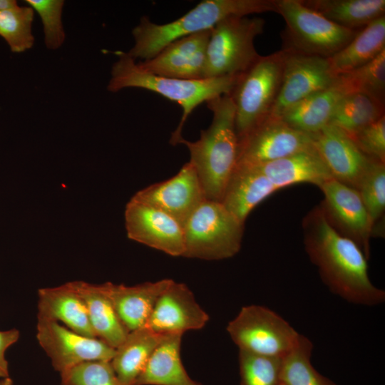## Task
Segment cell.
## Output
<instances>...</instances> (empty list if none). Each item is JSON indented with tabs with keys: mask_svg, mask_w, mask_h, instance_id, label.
<instances>
[{
	"mask_svg": "<svg viewBox=\"0 0 385 385\" xmlns=\"http://www.w3.org/2000/svg\"><path fill=\"white\" fill-rule=\"evenodd\" d=\"M302 226L305 251L332 292L355 304L375 306L385 301L384 290L369 277L362 250L332 227L319 205L304 217Z\"/></svg>",
	"mask_w": 385,
	"mask_h": 385,
	"instance_id": "cell-1",
	"label": "cell"
},
{
	"mask_svg": "<svg viewBox=\"0 0 385 385\" xmlns=\"http://www.w3.org/2000/svg\"><path fill=\"white\" fill-rule=\"evenodd\" d=\"M212 113L210 126L202 130L200 138L190 141L182 138L179 143L188 148L206 200L221 202L226 185L235 169L239 142L235 132V110L230 94L207 103Z\"/></svg>",
	"mask_w": 385,
	"mask_h": 385,
	"instance_id": "cell-2",
	"label": "cell"
},
{
	"mask_svg": "<svg viewBox=\"0 0 385 385\" xmlns=\"http://www.w3.org/2000/svg\"><path fill=\"white\" fill-rule=\"evenodd\" d=\"M115 53L118 59L111 67L108 91L115 93L127 88L145 89L178 103L182 108L180 121L170 139L173 145L183 138V125L195 108L204 102L230 93L240 75L198 80L165 77L144 71L128 52L118 51Z\"/></svg>",
	"mask_w": 385,
	"mask_h": 385,
	"instance_id": "cell-3",
	"label": "cell"
},
{
	"mask_svg": "<svg viewBox=\"0 0 385 385\" xmlns=\"http://www.w3.org/2000/svg\"><path fill=\"white\" fill-rule=\"evenodd\" d=\"M268 11L276 12V0H205L179 19L163 24L143 16L132 30L134 45L128 53L135 60H148L171 42L211 30L225 19Z\"/></svg>",
	"mask_w": 385,
	"mask_h": 385,
	"instance_id": "cell-4",
	"label": "cell"
},
{
	"mask_svg": "<svg viewBox=\"0 0 385 385\" xmlns=\"http://www.w3.org/2000/svg\"><path fill=\"white\" fill-rule=\"evenodd\" d=\"M286 51L261 56L240 73L230 92L238 142L270 117L282 80Z\"/></svg>",
	"mask_w": 385,
	"mask_h": 385,
	"instance_id": "cell-5",
	"label": "cell"
},
{
	"mask_svg": "<svg viewBox=\"0 0 385 385\" xmlns=\"http://www.w3.org/2000/svg\"><path fill=\"white\" fill-rule=\"evenodd\" d=\"M245 224L220 202L205 200L183 226V257L205 260L230 258L241 248Z\"/></svg>",
	"mask_w": 385,
	"mask_h": 385,
	"instance_id": "cell-6",
	"label": "cell"
},
{
	"mask_svg": "<svg viewBox=\"0 0 385 385\" xmlns=\"http://www.w3.org/2000/svg\"><path fill=\"white\" fill-rule=\"evenodd\" d=\"M276 12L286 23L283 49L329 58L359 31L342 27L306 6L302 0H276Z\"/></svg>",
	"mask_w": 385,
	"mask_h": 385,
	"instance_id": "cell-7",
	"label": "cell"
},
{
	"mask_svg": "<svg viewBox=\"0 0 385 385\" xmlns=\"http://www.w3.org/2000/svg\"><path fill=\"white\" fill-rule=\"evenodd\" d=\"M265 20L260 17L232 16L211 30L205 53L204 78L238 75L260 56L255 40L262 34Z\"/></svg>",
	"mask_w": 385,
	"mask_h": 385,
	"instance_id": "cell-8",
	"label": "cell"
},
{
	"mask_svg": "<svg viewBox=\"0 0 385 385\" xmlns=\"http://www.w3.org/2000/svg\"><path fill=\"white\" fill-rule=\"evenodd\" d=\"M227 332L239 350L280 359L293 349L300 337L280 315L257 304L242 307Z\"/></svg>",
	"mask_w": 385,
	"mask_h": 385,
	"instance_id": "cell-9",
	"label": "cell"
},
{
	"mask_svg": "<svg viewBox=\"0 0 385 385\" xmlns=\"http://www.w3.org/2000/svg\"><path fill=\"white\" fill-rule=\"evenodd\" d=\"M36 339L60 374L87 361H111L115 354V349L100 339L81 335L53 320L37 318Z\"/></svg>",
	"mask_w": 385,
	"mask_h": 385,
	"instance_id": "cell-10",
	"label": "cell"
},
{
	"mask_svg": "<svg viewBox=\"0 0 385 385\" xmlns=\"http://www.w3.org/2000/svg\"><path fill=\"white\" fill-rule=\"evenodd\" d=\"M319 188L324 195L319 205L328 222L340 235L354 242L369 260L373 224L359 192L333 178Z\"/></svg>",
	"mask_w": 385,
	"mask_h": 385,
	"instance_id": "cell-11",
	"label": "cell"
},
{
	"mask_svg": "<svg viewBox=\"0 0 385 385\" xmlns=\"http://www.w3.org/2000/svg\"><path fill=\"white\" fill-rule=\"evenodd\" d=\"M284 50L282 80L270 118H279L293 104L332 86L337 77L327 58Z\"/></svg>",
	"mask_w": 385,
	"mask_h": 385,
	"instance_id": "cell-12",
	"label": "cell"
},
{
	"mask_svg": "<svg viewBox=\"0 0 385 385\" xmlns=\"http://www.w3.org/2000/svg\"><path fill=\"white\" fill-rule=\"evenodd\" d=\"M312 146L311 135L269 117L239 141L237 163L260 165Z\"/></svg>",
	"mask_w": 385,
	"mask_h": 385,
	"instance_id": "cell-13",
	"label": "cell"
},
{
	"mask_svg": "<svg viewBox=\"0 0 385 385\" xmlns=\"http://www.w3.org/2000/svg\"><path fill=\"white\" fill-rule=\"evenodd\" d=\"M131 199L165 212L183 227L206 200L195 168L190 162L171 178L139 190Z\"/></svg>",
	"mask_w": 385,
	"mask_h": 385,
	"instance_id": "cell-14",
	"label": "cell"
},
{
	"mask_svg": "<svg viewBox=\"0 0 385 385\" xmlns=\"http://www.w3.org/2000/svg\"><path fill=\"white\" fill-rule=\"evenodd\" d=\"M128 237L173 257L183 256V226L165 212L130 199L125 210Z\"/></svg>",
	"mask_w": 385,
	"mask_h": 385,
	"instance_id": "cell-15",
	"label": "cell"
},
{
	"mask_svg": "<svg viewBox=\"0 0 385 385\" xmlns=\"http://www.w3.org/2000/svg\"><path fill=\"white\" fill-rule=\"evenodd\" d=\"M311 137L333 178L357 190L372 163L377 160L365 155L346 132L332 124Z\"/></svg>",
	"mask_w": 385,
	"mask_h": 385,
	"instance_id": "cell-16",
	"label": "cell"
},
{
	"mask_svg": "<svg viewBox=\"0 0 385 385\" xmlns=\"http://www.w3.org/2000/svg\"><path fill=\"white\" fill-rule=\"evenodd\" d=\"M208 320L189 287L172 279L158 298L145 327L160 335L183 334L202 329Z\"/></svg>",
	"mask_w": 385,
	"mask_h": 385,
	"instance_id": "cell-17",
	"label": "cell"
},
{
	"mask_svg": "<svg viewBox=\"0 0 385 385\" xmlns=\"http://www.w3.org/2000/svg\"><path fill=\"white\" fill-rule=\"evenodd\" d=\"M210 30L178 38L153 58L138 62L150 73L180 79L204 78L206 48Z\"/></svg>",
	"mask_w": 385,
	"mask_h": 385,
	"instance_id": "cell-18",
	"label": "cell"
},
{
	"mask_svg": "<svg viewBox=\"0 0 385 385\" xmlns=\"http://www.w3.org/2000/svg\"><path fill=\"white\" fill-rule=\"evenodd\" d=\"M37 309V318L56 321L81 335L96 337L86 304L73 282L39 289Z\"/></svg>",
	"mask_w": 385,
	"mask_h": 385,
	"instance_id": "cell-19",
	"label": "cell"
},
{
	"mask_svg": "<svg viewBox=\"0 0 385 385\" xmlns=\"http://www.w3.org/2000/svg\"><path fill=\"white\" fill-rule=\"evenodd\" d=\"M277 190L257 165L237 163L220 202L245 224L252 210Z\"/></svg>",
	"mask_w": 385,
	"mask_h": 385,
	"instance_id": "cell-20",
	"label": "cell"
},
{
	"mask_svg": "<svg viewBox=\"0 0 385 385\" xmlns=\"http://www.w3.org/2000/svg\"><path fill=\"white\" fill-rule=\"evenodd\" d=\"M171 281L163 279L134 286L103 284L120 321L130 332L146 326L158 298Z\"/></svg>",
	"mask_w": 385,
	"mask_h": 385,
	"instance_id": "cell-21",
	"label": "cell"
},
{
	"mask_svg": "<svg viewBox=\"0 0 385 385\" xmlns=\"http://www.w3.org/2000/svg\"><path fill=\"white\" fill-rule=\"evenodd\" d=\"M255 165L278 190L302 183L319 187L333 178L314 145L286 157Z\"/></svg>",
	"mask_w": 385,
	"mask_h": 385,
	"instance_id": "cell-22",
	"label": "cell"
},
{
	"mask_svg": "<svg viewBox=\"0 0 385 385\" xmlns=\"http://www.w3.org/2000/svg\"><path fill=\"white\" fill-rule=\"evenodd\" d=\"M181 334H163L135 385H202L192 379L180 357Z\"/></svg>",
	"mask_w": 385,
	"mask_h": 385,
	"instance_id": "cell-23",
	"label": "cell"
},
{
	"mask_svg": "<svg viewBox=\"0 0 385 385\" xmlns=\"http://www.w3.org/2000/svg\"><path fill=\"white\" fill-rule=\"evenodd\" d=\"M73 284L86 304L96 337L116 349L125 340L129 331L118 316L103 284L83 281H74Z\"/></svg>",
	"mask_w": 385,
	"mask_h": 385,
	"instance_id": "cell-24",
	"label": "cell"
},
{
	"mask_svg": "<svg viewBox=\"0 0 385 385\" xmlns=\"http://www.w3.org/2000/svg\"><path fill=\"white\" fill-rule=\"evenodd\" d=\"M345 95L336 79L330 87L291 106L279 118L298 131L315 133L329 123L335 106Z\"/></svg>",
	"mask_w": 385,
	"mask_h": 385,
	"instance_id": "cell-25",
	"label": "cell"
},
{
	"mask_svg": "<svg viewBox=\"0 0 385 385\" xmlns=\"http://www.w3.org/2000/svg\"><path fill=\"white\" fill-rule=\"evenodd\" d=\"M162 337L143 327L129 332L115 349L111 364L123 385H135Z\"/></svg>",
	"mask_w": 385,
	"mask_h": 385,
	"instance_id": "cell-26",
	"label": "cell"
},
{
	"mask_svg": "<svg viewBox=\"0 0 385 385\" xmlns=\"http://www.w3.org/2000/svg\"><path fill=\"white\" fill-rule=\"evenodd\" d=\"M385 50V15L358 31L343 48L328 58L332 72L339 76L374 59Z\"/></svg>",
	"mask_w": 385,
	"mask_h": 385,
	"instance_id": "cell-27",
	"label": "cell"
},
{
	"mask_svg": "<svg viewBox=\"0 0 385 385\" xmlns=\"http://www.w3.org/2000/svg\"><path fill=\"white\" fill-rule=\"evenodd\" d=\"M307 7L331 21L359 31L384 16L385 0H302Z\"/></svg>",
	"mask_w": 385,
	"mask_h": 385,
	"instance_id": "cell-28",
	"label": "cell"
},
{
	"mask_svg": "<svg viewBox=\"0 0 385 385\" xmlns=\"http://www.w3.org/2000/svg\"><path fill=\"white\" fill-rule=\"evenodd\" d=\"M384 115V103L363 93H349L337 103L329 123L349 135Z\"/></svg>",
	"mask_w": 385,
	"mask_h": 385,
	"instance_id": "cell-29",
	"label": "cell"
},
{
	"mask_svg": "<svg viewBox=\"0 0 385 385\" xmlns=\"http://www.w3.org/2000/svg\"><path fill=\"white\" fill-rule=\"evenodd\" d=\"M312 342L300 334L296 346L282 359V383L284 385H337L312 366Z\"/></svg>",
	"mask_w": 385,
	"mask_h": 385,
	"instance_id": "cell-30",
	"label": "cell"
},
{
	"mask_svg": "<svg viewBox=\"0 0 385 385\" xmlns=\"http://www.w3.org/2000/svg\"><path fill=\"white\" fill-rule=\"evenodd\" d=\"M337 82L346 95L363 93L384 103L385 50L362 66L337 76Z\"/></svg>",
	"mask_w": 385,
	"mask_h": 385,
	"instance_id": "cell-31",
	"label": "cell"
},
{
	"mask_svg": "<svg viewBox=\"0 0 385 385\" xmlns=\"http://www.w3.org/2000/svg\"><path fill=\"white\" fill-rule=\"evenodd\" d=\"M373 224V237H382L385 211V163L374 160L357 189Z\"/></svg>",
	"mask_w": 385,
	"mask_h": 385,
	"instance_id": "cell-32",
	"label": "cell"
},
{
	"mask_svg": "<svg viewBox=\"0 0 385 385\" xmlns=\"http://www.w3.org/2000/svg\"><path fill=\"white\" fill-rule=\"evenodd\" d=\"M34 12L29 6L19 5L0 11V36L12 52L22 53L33 47Z\"/></svg>",
	"mask_w": 385,
	"mask_h": 385,
	"instance_id": "cell-33",
	"label": "cell"
},
{
	"mask_svg": "<svg viewBox=\"0 0 385 385\" xmlns=\"http://www.w3.org/2000/svg\"><path fill=\"white\" fill-rule=\"evenodd\" d=\"M282 359L239 350L240 385H279Z\"/></svg>",
	"mask_w": 385,
	"mask_h": 385,
	"instance_id": "cell-34",
	"label": "cell"
},
{
	"mask_svg": "<svg viewBox=\"0 0 385 385\" xmlns=\"http://www.w3.org/2000/svg\"><path fill=\"white\" fill-rule=\"evenodd\" d=\"M25 2L40 16L48 49L56 50L63 43L66 34L62 23L63 0H26Z\"/></svg>",
	"mask_w": 385,
	"mask_h": 385,
	"instance_id": "cell-35",
	"label": "cell"
},
{
	"mask_svg": "<svg viewBox=\"0 0 385 385\" xmlns=\"http://www.w3.org/2000/svg\"><path fill=\"white\" fill-rule=\"evenodd\" d=\"M61 385H123L111 361H93L61 373Z\"/></svg>",
	"mask_w": 385,
	"mask_h": 385,
	"instance_id": "cell-36",
	"label": "cell"
},
{
	"mask_svg": "<svg viewBox=\"0 0 385 385\" xmlns=\"http://www.w3.org/2000/svg\"><path fill=\"white\" fill-rule=\"evenodd\" d=\"M349 136L365 155L385 163V115Z\"/></svg>",
	"mask_w": 385,
	"mask_h": 385,
	"instance_id": "cell-37",
	"label": "cell"
},
{
	"mask_svg": "<svg viewBox=\"0 0 385 385\" xmlns=\"http://www.w3.org/2000/svg\"><path fill=\"white\" fill-rule=\"evenodd\" d=\"M20 337V332L16 329L0 331V378L9 376V364L5 358L6 349L16 343Z\"/></svg>",
	"mask_w": 385,
	"mask_h": 385,
	"instance_id": "cell-38",
	"label": "cell"
},
{
	"mask_svg": "<svg viewBox=\"0 0 385 385\" xmlns=\"http://www.w3.org/2000/svg\"><path fill=\"white\" fill-rule=\"evenodd\" d=\"M18 5V2L15 0H0V11L11 9Z\"/></svg>",
	"mask_w": 385,
	"mask_h": 385,
	"instance_id": "cell-39",
	"label": "cell"
},
{
	"mask_svg": "<svg viewBox=\"0 0 385 385\" xmlns=\"http://www.w3.org/2000/svg\"><path fill=\"white\" fill-rule=\"evenodd\" d=\"M0 385H14L12 379L9 376L0 379Z\"/></svg>",
	"mask_w": 385,
	"mask_h": 385,
	"instance_id": "cell-40",
	"label": "cell"
},
{
	"mask_svg": "<svg viewBox=\"0 0 385 385\" xmlns=\"http://www.w3.org/2000/svg\"><path fill=\"white\" fill-rule=\"evenodd\" d=\"M279 385H284V384L283 383L281 382Z\"/></svg>",
	"mask_w": 385,
	"mask_h": 385,
	"instance_id": "cell-41",
	"label": "cell"
}]
</instances>
